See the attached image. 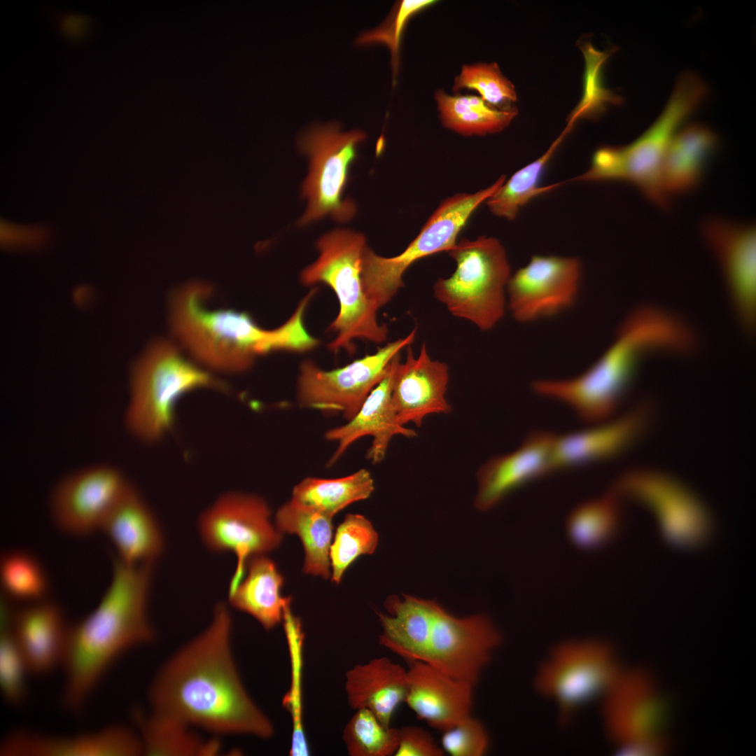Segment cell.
<instances>
[{"label": "cell", "instance_id": "6da1fadb", "mask_svg": "<svg viewBox=\"0 0 756 756\" xmlns=\"http://www.w3.org/2000/svg\"><path fill=\"white\" fill-rule=\"evenodd\" d=\"M231 628L226 605L218 603L209 626L155 676L148 692L151 710L216 734L269 738L274 726L241 681L231 650Z\"/></svg>", "mask_w": 756, "mask_h": 756}, {"label": "cell", "instance_id": "7a4b0ae2", "mask_svg": "<svg viewBox=\"0 0 756 756\" xmlns=\"http://www.w3.org/2000/svg\"><path fill=\"white\" fill-rule=\"evenodd\" d=\"M153 562L127 564L113 559L111 582L97 607L69 626L62 667V704L80 710L114 662L154 640L147 615Z\"/></svg>", "mask_w": 756, "mask_h": 756}, {"label": "cell", "instance_id": "3957f363", "mask_svg": "<svg viewBox=\"0 0 756 756\" xmlns=\"http://www.w3.org/2000/svg\"><path fill=\"white\" fill-rule=\"evenodd\" d=\"M694 345V335L682 320L657 307L643 306L625 318L612 345L582 374L535 382L533 388L542 396L565 403L585 422H602L618 408L644 355L686 354Z\"/></svg>", "mask_w": 756, "mask_h": 756}, {"label": "cell", "instance_id": "277c9868", "mask_svg": "<svg viewBox=\"0 0 756 756\" xmlns=\"http://www.w3.org/2000/svg\"><path fill=\"white\" fill-rule=\"evenodd\" d=\"M209 286L192 282L183 286L172 300V330L180 344L200 365L223 372L251 368L257 356L276 351L296 352L302 332L293 320L273 330L261 328L246 312L210 309Z\"/></svg>", "mask_w": 756, "mask_h": 756}, {"label": "cell", "instance_id": "5b68a950", "mask_svg": "<svg viewBox=\"0 0 756 756\" xmlns=\"http://www.w3.org/2000/svg\"><path fill=\"white\" fill-rule=\"evenodd\" d=\"M708 88L695 74L682 73L662 113L632 143L606 146L593 155L589 168L574 181H623L636 186L654 203L666 207L668 197L661 181L663 161L668 147L684 122L706 97Z\"/></svg>", "mask_w": 756, "mask_h": 756}, {"label": "cell", "instance_id": "8992f818", "mask_svg": "<svg viewBox=\"0 0 756 756\" xmlns=\"http://www.w3.org/2000/svg\"><path fill=\"white\" fill-rule=\"evenodd\" d=\"M125 426L146 443L160 441L171 430L176 406L185 394L199 388L226 389L209 372L188 360L169 342L150 344L132 366Z\"/></svg>", "mask_w": 756, "mask_h": 756}, {"label": "cell", "instance_id": "52a82bcc", "mask_svg": "<svg viewBox=\"0 0 756 756\" xmlns=\"http://www.w3.org/2000/svg\"><path fill=\"white\" fill-rule=\"evenodd\" d=\"M366 245L365 236L360 232L346 229L332 230L318 240V258L300 274L303 284H326L337 297L339 313L328 328L337 333L328 344L335 352L345 349L352 354L356 339L380 344L388 337L387 326L379 323L378 309L363 287L361 261Z\"/></svg>", "mask_w": 756, "mask_h": 756}, {"label": "cell", "instance_id": "ba28073f", "mask_svg": "<svg viewBox=\"0 0 756 756\" xmlns=\"http://www.w3.org/2000/svg\"><path fill=\"white\" fill-rule=\"evenodd\" d=\"M447 253L456 268L449 277L435 281L434 297L453 316L481 330L492 329L505 314V291L511 276L503 246L493 237L463 238Z\"/></svg>", "mask_w": 756, "mask_h": 756}, {"label": "cell", "instance_id": "9c48e42d", "mask_svg": "<svg viewBox=\"0 0 756 756\" xmlns=\"http://www.w3.org/2000/svg\"><path fill=\"white\" fill-rule=\"evenodd\" d=\"M501 176L489 187L475 193H460L444 200L419 234L399 255L382 257L365 246L361 261V280L368 298L379 309L403 287V275L416 260L447 252L456 244L458 233L475 210L504 183Z\"/></svg>", "mask_w": 756, "mask_h": 756}, {"label": "cell", "instance_id": "30bf717a", "mask_svg": "<svg viewBox=\"0 0 756 756\" xmlns=\"http://www.w3.org/2000/svg\"><path fill=\"white\" fill-rule=\"evenodd\" d=\"M365 139L362 131L343 132L335 122L315 126L300 136L299 148L309 157V168L302 188L307 206L299 225H306L326 216L338 222L353 218L356 205L343 195L358 146Z\"/></svg>", "mask_w": 756, "mask_h": 756}, {"label": "cell", "instance_id": "8fae6325", "mask_svg": "<svg viewBox=\"0 0 756 756\" xmlns=\"http://www.w3.org/2000/svg\"><path fill=\"white\" fill-rule=\"evenodd\" d=\"M611 648L594 639L561 642L540 666L535 686L555 704L561 722L578 708L604 694L618 675Z\"/></svg>", "mask_w": 756, "mask_h": 756}, {"label": "cell", "instance_id": "7c38bea8", "mask_svg": "<svg viewBox=\"0 0 756 756\" xmlns=\"http://www.w3.org/2000/svg\"><path fill=\"white\" fill-rule=\"evenodd\" d=\"M612 491L650 510L664 538L676 547L697 548L712 536L713 519L706 505L672 476L652 470H631L619 477Z\"/></svg>", "mask_w": 756, "mask_h": 756}, {"label": "cell", "instance_id": "4fadbf2b", "mask_svg": "<svg viewBox=\"0 0 756 756\" xmlns=\"http://www.w3.org/2000/svg\"><path fill=\"white\" fill-rule=\"evenodd\" d=\"M270 517V509L262 498L236 492L222 495L200 515V533L208 549L217 553L231 552L237 557L229 593L243 579L251 558L280 545L282 533Z\"/></svg>", "mask_w": 756, "mask_h": 756}, {"label": "cell", "instance_id": "5bb4252c", "mask_svg": "<svg viewBox=\"0 0 756 756\" xmlns=\"http://www.w3.org/2000/svg\"><path fill=\"white\" fill-rule=\"evenodd\" d=\"M415 327L407 336L387 343L372 354L331 370L303 361L297 382L299 404L328 412H341L349 421L385 376L393 357L412 344Z\"/></svg>", "mask_w": 756, "mask_h": 756}, {"label": "cell", "instance_id": "9a60e30c", "mask_svg": "<svg viewBox=\"0 0 756 756\" xmlns=\"http://www.w3.org/2000/svg\"><path fill=\"white\" fill-rule=\"evenodd\" d=\"M501 636L491 621L477 614L453 616L435 601L426 662L447 675L475 685Z\"/></svg>", "mask_w": 756, "mask_h": 756}, {"label": "cell", "instance_id": "2e32d148", "mask_svg": "<svg viewBox=\"0 0 756 756\" xmlns=\"http://www.w3.org/2000/svg\"><path fill=\"white\" fill-rule=\"evenodd\" d=\"M129 484L120 471L109 465H90L71 472L56 484L50 497L55 524L75 536L100 529Z\"/></svg>", "mask_w": 756, "mask_h": 756}, {"label": "cell", "instance_id": "e0dca14e", "mask_svg": "<svg viewBox=\"0 0 756 756\" xmlns=\"http://www.w3.org/2000/svg\"><path fill=\"white\" fill-rule=\"evenodd\" d=\"M581 272L576 258L533 256L507 282L512 316L520 322H530L572 307L580 290Z\"/></svg>", "mask_w": 756, "mask_h": 756}, {"label": "cell", "instance_id": "ac0fdd59", "mask_svg": "<svg viewBox=\"0 0 756 756\" xmlns=\"http://www.w3.org/2000/svg\"><path fill=\"white\" fill-rule=\"evenodd\" d=\"M606 730L622 752L659 740L666 709L649 677L639 671H620L604 693Z\"/></svg>", "mask_w": 756, "mask_h": 756}, {"label": "cell", "instance_id": "d6986e66", "mask_svg": "<svg viewBox=\"0 0 756 756\" xmlns=\"http://www.w3.org/2000/svg\"><path fill=\"white\" fill-rule=\"evenodd\" d=\"M703 234L716 255L736 314L752 332L756 318V229L721 218L704 223Z\"/></svg>", "mask_w": 756, "mask_h": 756}, {"label": "cell", "instance_id": "ffe728a7", "mask_svg": "<svg viewBox=\"0 0 756 756\" xmlns=\"http://www.w3.org/2000/svg\"><path fill=\"white\" fill-rule=\"evenodd\" d=\"M556 438L550 432L533 431L515 451L482 465L477 473L476 508L488 510L512 491L554 472Z\"/></svg>", "mask_w": 756, "mask_h": 756}, {"label": "cell", "instance_id": "44dd1931", "mask_svg": "<svg viewBox=\"0 0 756 756\" xmlns=\"http://www.w3.org/2000/svg\"><path fill=\"white\" fill-rule=\"evenodd\" d=\"M449 379V367L430 358L426 343L415 356L407 346L404 363H398L393 377L391 401L401 426L413 423L417 427L432 414H449L451 407L446 399Z\"/></svg>", "mask_w": 756, "mask_h": 756}, {"label": "cell", "instance_id": "7402d4cb", "mask_svg": "<svg viewBox=\"0 0 756 756\" xmlns=\"http://www.w3.org/2000/svg\"><path fill=\"white\" fill-rule=\"evenodd\" d=\"M143 754L139 736L112 724L69 736L15 731L1 743V756H135Z\"/></svg>", "mask_w": 756, "mask_h": 756}, {"label": "cell", "instance_id": "603a6c76", "mask_svg": "<svg viewBox=\"0 0 756 756\" xmlns=\"http://www.w3.org/2000/svg\"><path fill=\"white\" fill-rule=\"evenodd\" d=\"M407 673L405 702L430 727L444 732L471 715L472 684L421 661L410 663Z\"/></svg>", "mask_w": 756, "mask_h": 756}, {"label": "cell", "instance_id": "cb8c5ba5", "mask_svg": "<svg viewBox=\"0 0 756 756\" xmlns=\"http://www.w3.org/2000/svg\"><path fill=\"white\" fill-rule=\"evenodd\" d=\"M650 408L649 402H644L616 419L556 435L555 472L606 461L624 453L645 431Z\"/></svg>", "mask_w": 756, "mask_h": 756}, {"label": "cell", "instance_id": "d4e9b609", "mask_svg": "<svg viewBox=\"0 0 756 756\" xmlns=\"http://www.w3.org/2000/svg\"><path fill=\"white\" fill-rule=\"evenodd\" d=\"M400 360V353L393 357L384 378L372 389L352 419L346 424L326 433L327 440L337 443V449L328 461L329 465L335 463L352 443L362 437H372L367 458L373 463H379L384 458L394 435L416 436L414 430L399 424L392 405L394 372Z\"/></svg>", "mask_w": 756, "mask_h": 756}, {"label": "cell", "instance_id": "484cf974", "mask_svg": "<svg viewBox=\"0 0 756 756\" xmlns=\"http://www.w3.org/2000/svg\"><path fill=\"white\" fill-rule=\"evenodd\" d=\"M127 564L153 562L164 549L158 522L142 496L130 484L116 502L101 528Z\"/></svg>", "mask_w": 756, "mask_h": 756}, {"label": "cell", "instance_id": "4316f807", "mask_svg": "<svg viewBox=\"0 0 756 756\" xmlns=\"http://www.w3.org/2000/svg\"><path fill=\"white\" fill-rule=\"evenodd\" d=\"M68 629L59 606L43 599L14 611L8 631L29 673L43 676L62 664Z\"/></svg>", "mask_w": 756, "mask_h": 756}, {"label": "cell", "instance_id": "83f0119b", "mask_svg": "<svg viewBox=\"0 0 756 756\" xmlns=\"http://www.w3.org/2000/svg\"><path fill=\"white\" fill-rule=\"evenodd\" d=\"M407 687V670L386 657L357 664L345 675V692L354 710H370L386 727L396 708L405 702Z\"/></svg>", "mask_w": 756, "mask_h": 756}, {"label": "cell", "instance_id": "f1b7e54d", "mask_svg": "<svg viewBox=\"0 0 756 756\" xmlns=\"http://www.w3.org/2000/svg\"><path fill=\"white\" fill-rule=\"evenodd\" d=\"M434 600L410 595L388 597V615L378 612L382 633L380 645L409 663L426 662L433 620Z\"/></svg>", "mask_w": 756, "mask_h": 756}, {"label": "cell", "instance_id": "f546056e", "mask_svg": "<svg viewBox=\"0 0 756 756\" xmlns=\"http://www.w3.org/2000/svg\"><path fill=\"white\" fill-rule=\"evenodd\" d=\"M718 143L715 134L702 124H690L676 132L665 154L661 172L662 188L668 197L697 187Z\"/></svg>", "mask_w": 756, "mask_h": 756}, {"label": "cell", "instance_id": "4dcf8cb0", "mask_svg": "<svg viewBox=\"0 0 756 756\" xmlns=\"http://www.w3.org/2000/svg\"><path fill=\"white\" fill-rule=\"evenodd\" d=\"M246 570V578L229 593V601L265 629H272L283 620L284 606L290 598L281 595L284 578L274 562L264 554L251 558Z\"/></svg>", "mask_w": 756, "mask_h": 756}, {"label": "cell", "instance_id": "1f68e13d", "mask_svg": "<svg viewBox=\"0 0 756 756\" xmlns=\"http://www.w3.org/2000/svg\"><path fill=\"white\" fill-rule=\"evenodd\" d=\"M332 519L292 499L277 511L276 528L282 533L296 534L302 541L305 554L304 573L320 575L324 579L330 577Z\"/></svg>", "mask_w": 756, "mask_h": 756}, {"label": "cell", "instance_id": "d6a6232c", "mask_svg": "<svg viewBox=\"0 0 756 756\" xmlns=\"http://www.w3.org/2000/svg\"><path fill=\"white\" fill-rule=\"evenodd\" d=\"M134 716L144 755H214L220 751L217 740H203L181 721L153 712L136 711Z\"/></svg>", "mask_w": 756, "mask_h": 756}, {"label": "cell", "instance_id": "836d02e7", "mask_svg": "<svg viewBox=\"0 0 756 756\" xmlns=\"http://www.w3.org/2000/svg\"><path fill=\"white\" fill-rule=\"evenodd\" d=\"M374 480L365 469L340 478L307 477L293 489L292 500L330 517L349 505L370 496Z\"/></svg>", "mask_w": 756, "mask_h": 756}, {"label": "cell", "instance_id": "e575fe53", "mask_svg": "<svg viewBox=\"0 0 756 756\" xmlns=\"http://www.w3.org/2000/svg\"><path fill=\"white\" fill-rule=\"evenodd\" d=\"M620 497L612 490L584 501L568 514L566 531L572 543L583 550H593L610 542L620 528Z\"/></svg>", "mask_w": 756, "mask_h": 756}, {"label": "cell", "instance_id": "d590c367", "mask_svg": "<svg viewBox=\"0 0 756 756\" xmlns=\"http://www.w3.org/2000/svg\"><path fill=\"white\" fill-rule=\"evenodd\" d=\"M573 125L568 123L547 151L535 161L516 172L489 197L486 202L495 216L512 220L519 209L533 197L554 189L560 183L539 186L543 170Z\"/></svg>", "mask_w": 756, "mask_h": 756}, {"label": "cell", "instance_id": "8d00e7d4", "mask_svg": "<svg viewBox=\"0 0 756 756\" xmlns=\"http://www.w3.org/2000/svg\"><path fill=\"white\" fill-rule=\"evenodd\" d=\"M436 99L444 125L464 135L500 132L517 114L515 108H495L476 96L451 97L438 92Z\"/></svg>", "mask_w": 756, "mask_h": 756}, {"label": "cell", "instance_id": "74e56055", "mask_svg": "<svg viewBox=\"0 0 756 756\" xmlns=\"http://www.w3.org/2000/svg\"><path fill=\"white\" fill-rule=\"evenodd\" d=\"M291 598L286 603L284 615V629L287 641L290 663V685L284 696L282 704L290 715L292 724L291 743L289 755L308 756L309 748L303 723L302 671L304 632L299 618L290 608Z\"/></svg>", "mask_w": 756, "mask_h": 756}, {"label": "cell", "instance_id": "f35d334b", "mask_svg": "<svg viewBox=\"0 0 756 756\" xmlns=\"http://www.w3.org/2000/svg\"><path fill=\"white\" fill-rule=\"evenodd\" d=\"M0 580L9 598L30 603L44 599L48 589L47 574L41 563L20 550L4 552L0 561Z\"/></svg>", "mask_w": 756, "mask_h": 756}, {"label": "cell", "instance_id": "ab89813d", "mask_svg": "<svg viewBox=\"0 0 756 756\" xmlns=\"http://www.w3.org/2000/svg\"><path fill=\"white\" fill-rule=\"evenodd\" d=\"M378 535L364 516L348 514L337 527L330 550L331 581L339 584L348 567L360 556L372 554Z\"/></svg>", "mask_w": 756, "mask_h": 756}, {"label": "cell", "instance_id": "60d3db41", "mask_svg": "<svg viewBox=\"0 0 756 756\" xmlns=\"http://www.w3.org/2000/svg\"><path fill=\"white\" fill-rule=\"evenodd\" d=\"M342 739L350 756L394 755L398 729L384 727L370 710L360 708L345 725Z\"/></svg>", "mask_w": 756, "mask_h": 756}, {"label": "cell", "instance_id": "b9f144b4", "mask_svg": "<svg viewBox=\"0 0 756 756\" xmlns=\"http://www.w3.org/2000/svg\"><path fill=\"white\" fill-rule=\"evenodd\" d=\"M461 88L475 90L487 104L500 110L512 108L517 100L514 85L494 63L464 66L454 85V90Z\"/></svg>", "mask_w": 756, "mask_h": 756}, {"label": "cell", "instance_id": "7bdbcfd3", "mask_svg": "<svg viewBox=\"0 0 756 756\" xmlns=\"http://www.w3.org/2000/svg\"><path fill=\"white\" fill-rule=\"evenodd\" d=\"M27 673V664L10 631H1L0 687L3 697L10 704L18 706L24 701Z\"/></svg>", "mask_w": 756, "mask_h": 756}, {"label": "cell", "instance_id": "ee69618b", "mask_svg": "<svg viewBox=\"0 0 756 756\" xmlns=\"http://www.w3.org/2000/svg\"><path fill=\"white\" fill-rule=\"evenodd\" d=\"M433 2L430 0L402 1L383 24L363 33L358 38L357 43L362 45L379 43L387 46L391 51L395 75L398 67L400 40L408 19Z\"/></svg>", "mask_w": 756, "mask_h": 756}, {"label": "cell", "instance_id": "f6af8a7d", "mask_svg": "<svg viewBox=\"0 0 756 756\" xmlns=\"http://www.w3.org/2000/svg\"><path fill=\"white\" fill-rule=\"evenodd\" d=\"M441 743L444 752L451 756H482L489 739L482 722L470 715L444 732Z\"/></svg>", "mask_w": 756, "mask_h": 756}, {"label": "cell", "instance_id": "bcb514c9", "mask_svg": "<svg viewBox=\"0 0 756 756\" xmlns=\"http://www.w3.org/2000/svg\"><path fill=\"white\" fill-rule=\"evenodd\" d=\"M395 756H443L431 734L422 727L407 725L398 729V744Z\"/></svg>", "mask_w": 756, "mask_h": 756}, {"label": "cell", "instance_id": "7dc6e473", "mask_svg": "<svg viewBox=\"0 0 756 756\" xmlns=\"http://www.w3.org/2000/svg\"><path fill=\"white\" fill-rule=\"evenodd\" d=\"M46 232L41 227H22L1 223V238L4 246L14 248L36 247L43 244Z\"/></svg>", "mask_w": 756, "mask_h": 756}, {"label": "cell", "instance_id": "c3c4849f", "mask_svg": "<svg viewBox=\"0 0 756 756\" xmlns=\"http://www.w3.org/2000/svg\"><path fill=\"white\" fill-rule=\"evenodd\" d=\"M63 20L62 23V31L69 38H77L82 36L88 25L86 20L80 16H69Z\"/></svg>", "mask_w": 756, "mask_h": 756}]
</instances>
